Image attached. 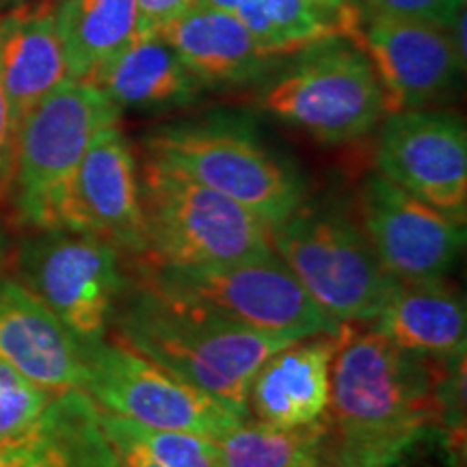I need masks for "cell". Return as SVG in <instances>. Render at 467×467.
I'll list each match as a JSON object with an SVG mask.
<instances>
[{
  "instance_id": "1",
  "label": "cell",
  "mask_w": 467,
  "mask_h": 467,
  "mask_svg": "<svg viewBox=\"0 0 467 467\" xmlns=\"http://www.w3.org/2000/svg\"><path fill=\"white\" fill-rule=\"evenodd\" d=\"M451 366L344 325L331 364L327 467H389L446 413Z\"/></svg>"
},
{
  "instance_id": "2",
  "label": "cell",
  "mask_w": 467,
  "mask_h": 467,
  "mask_svg": "<svg viewBox=\"0 0 467 467\" xmlns=\"http://www.w3.org/2000/svg\"><path fill=\"white\" fill-rule=\"evenodd\" d=\"M113 340L249 420V388L260 366L292 340L265 336L137 279L121 290Z\"/></svg>"
},
{
  "instance_id": "3",
  "label": "cell",
  "mask_w": 467,
  "mask_h": 467,
  "mask_svg": "<svg viewBox=\"0 0 467 467\" xmlns=\"http://www.w3.org/2000/svg\"><path fill=\"white\" fill-rule=\"evenodd\" d=\"M121 110L89 83L66 80L17 126L14 191L20 221L37 232L74 230V184L98 132Z\"/></svg>"
},
{
  "instance_id": "4",
  "label": "cell",
  "mask_w": 467,
  "mask_h": 467,
  "mask_svg": "<svg viewBox=\"0 0 467 467\" xmlns=\"http://www.w3.org/2000/svg\"><path fill=\"white\" fill-rule=\"evenodd\" d=\"M148 251L175 266H227L275 255L271 227L230 197L145 159L139 171Z\"/></svg>"
},
{
  "instance_id": "5",
  "label": "cell",
  "mask_w": 467,
  "mask_h": 467,
  "mask_svg": "<svg viewBox=\"0 0 467 467\" xmlns=\"http://www.w3.org/2000/svg\"><path fill=\"white\" fill-rule=\"evenodd\" d=\"M145 150L150 161L230 197L268 227L290 217L306 197L301 175L236 121L203 119L159 128L148 137Z\"/></svg>"
},
{
  "instance_id": "6",
  "label": "cell",
  "mask_w": 467,
  "mask_h": 467,
  "mask_svg": "<svg viewBox=\"0 0 467 467\" xmlns=\"http://www.w3.org/2000/svg\"><path fill=\"white\" fill-rule=\"evenodd\" d=\"M271 244L309 299L340 325L372 323L396 284L361 223L337 210L301 203L271 227Z\"/></svg>"
},
{
  "instance_id": "7",
  "label": "cell",
  "mask_w": 467,
  "mask_h": 467,
  "mask_svg": "<svg viewBox=\"0 0 467 467\" xmlns=\"http://www.w3.org/2000/svg\"><path fill=\"white\" fill-rule=\"evenodd\" d=\"M139 277L265 336L303 340L340 334L342 327L309 299L277 255L227 266H175L134 258Z\"/></svg>"
},
{
  "instance_id": "8",
  "label": "cell",
  "mask_w": 467,
  "mask_h": 467,
  "mask_svg": "<svg viewBox=\"0 0 467 467\" xmlns=\"http://www.w3.org/2000/svg\"><path fill=\"white\" fill-rule=\"evenodd\" d=\"M260 107L327 145L358 141L385 117L375 69L364 52L342 39L299 52L262 91Z\"/></svg>"
},
{
  "instance_id": "9",
  "label": "cell",
  "mask_w": 467,
  "mask_h": 467,
  "mask_svg": "<svg viewBox=\"0 0 467 467\" xmlns=\"http://www.w3.org/2000/svg\"><path fill=\"white\" fill-rule=\"evenodd\" d=\"M17 268L22 284L83 347L107 340L128 282L113 244L93 234L39 232L22 244Z\"/></svg>"
},
{
  "instance_id": "10",
  "label": "cell",
  "mask_w": 467,
  "mask_h": 467,
  "mask_svg": "<svg viewBox=\"0 0 467 467\" xmlns=\"http://www.w3.org/2000/svg\"><path fill=\"white\" fill-rule=\"evenodd\" d=\"M83 392L104 411L159 431L219 440L243 418L115 340L85 347Z\"/></svg>"
},
{
  "instance_id": "11",
  "label": "cell",
  "mask_w": 467,
  "mask_h": 467,
  "mask_svg": "<svg viewBox=\"0 0 467 467\" xmlns=\"http://www.w3.org/2000/svg\"><path fill=\"white\" fill-rule=\"evenodd\" d=\"M377 173L465 225L467 130L461 117L429 109L385 115Z\"/></svg>"
},
{
  "instance_id": "12",
  "label": "cell",
  "mask_w": 467,
  "mask_h": 467,
  "mask_svg": "<svg viewBox=\"0 0 467 467\" xmlns=\"http://www.w3.org/2000/svg\"><path fill=\"white\" fill-rule=\"evenodd\" d=\"M361 227L396 284L443 279L465 244V225L372 173L359 197Z\"/></svg>"
},
{
  "instance_id": "13",
  "label": "cell",
  "mask_w": 467,
  "mask_h": 467,
  "mask_svg": "<svg viewBox=\"0 0 467 467\" xmlns=\"http://www.w3.org/2000/svg\"><path fill=\"white\" fill-rule=\"evenodd\" d=\"M353 46L368 57L381 83L385 115L440 100L465 63L448 28L409 17L364 14Z\"/></svg>"
},
{
  "instance_id": "14",
  "label": "cell",
  "mask_w": 467,
  "mask_h": 467,
  "mask_svg": "<svg viewBox=\"0 0 467 467\" xmlns=\"http://www.w3.org/2000/svg\"><path fill=\"white\" fill-rule=\"evenodd\" d=\"M72 232L100 236L132 258L148 251L137 161L119 124L102 128L80 162Z\"/></svg>"
},
{
  "instance_id": "15",
  "label": "cell",
  "mask_w": 467,
  "mask_h": 467,
  "mask_svg": "<svg viewBox=\"0 0 467 467\" xmlns=\"http://www.w3.org/2000/svg\"><path fill=\"white\" fill-rule=\"evenodd\" d=\"M0 361L50 392L83 389L85 347L25 284L0 279Z\"/></svg>"
},
{
  "instance_id": "16",
  "label": "cell",
  "mask_w": 467,
  "mask_h": 467,
  "mask_svg": "<svg viewBox=\"0 0 467 467\" xmlns=\"http://www.w3.org/2000/svg\"><path fill=\"white\" fill-rule=\"evenodd\" d=\"M342 331L309 336L273 353L251 381L249 418L282 429L323 420L329 409L331 364Z\"/></svg>"
},
{
  "instance_id": "17",
  "label": "cell",
  "mask_w": 467,
  "mask_h": 467,
  "mask_svg": "<svg viewBox=\"0 0 467 467\" xmlns=\"http://www.w3.org/2000/svg\"><path fill=\"white\" fill-rule=\"evenodd\" d=\"M66 80L55 0H25L0 16V87L16 126Z\"/></svg>"
},
{
  "instance_id": "18",
  "label": "cell",
  "mask_w": 467,
  "mask_h": 467,
  "mask_svg": "<svg viewBox=\"0 0 467 467\" xmlns=\"http://www.w3.org/2000/svg\"><path fill=\"white\" fill-rule=\"evenodd\" d=\"M0 467H119V461L96 402L83 389H66L28 429L0 441Z\"/></svg>"
},
{
  "instance_id": "19",
  "label": "cell",
  "mask_w": 467,
  "mask_h": 467,
  "mask_svg": "<svg viewBox=\"0 0 467 467\" xmlns=\"http://www.w3.org/2000/svg\"><path fill=\"white\" fill-rule=\"evenodd\" d=\"M372 329L409 353L443 364H463L467 342L465 303L443 279L394 284Z\"/></svg>"
},
{
  "instance_id": "20",
  "label": "cell",
  "mask_w": 467,
  "mask_h": 467,
  "mask_svg": "<svg viewBox=\"0 0 467 467\" xmlns=\"http://www.w3.org/2000/svg\"><path fill=\"white\" fill-rule=\"evenodd\" d=\"M156 35L206 87L247 83L275 61L236 17L200 0Z\"/></svg>"
},
{
  "instance_id": "21",
  "label": "cell",
  "mask_w": 467,
  "mask_h": 467,
  "mask_svg": "<svg viewBox=\"0 0 467 467\" xmlns=\"http://www.w3.org/2000/svg\"><path fill=\"white\" fill-rule=\"evenodd\" d=\"M85 83L119 110L184 107L206 89L161 35H137Z\"/></svg>"
},
{
  "instance_id": "22",
  "label": "cell",
  "mask_w": 467,
  "mask_h": 467,
  "mask_svg": "<svg viewBox=\"0 0 467 467\" xmlns=\"http://www.w3.org/2000/svg\"><path fill=\"white\" fill-rule=\"evenodd\" d=\"M69 80H89L137 37V0H55Z\"/></svg>"
},
{
  "instance_id": "23",
  "label": "cell",
  "mask_w": 467,
  "mask_h": 467,
  "mask_svg": "<svg viewBox=\"0 0 467 467\" xmlns=\"http://www.w3.org/2000/svg\"><path fill=\"white\" fill-rule=\"evenodd\" d=\"M217 7L251 33L268 57H290L314 46L347 39L337 16L317 0H200Z\"/></svg>"
},
{
  "instance_id": "24",
  "label": "cell",
  "mask_w": 467,
  "mask_h": 467,
  "mask_svg": "<svg viewBox=\"0 0 467 467\" xmlns=\"http://www.w3.org/2000/svg\"><path fill=\"white\" fill-rule=\"evenodd\" d=\"M214 441L221 467H327L329 418L295 429L249 418Z\"/></svg>"
},
{
  "instance_id": "25",
  "label": "cell",
  "mask_w": 467,
  "mask_h": 467,
  "mask_svg": "<svg viewBox=\"0 0 467 467\" xmlns=\"http://www.w3.org/2000/svg\"><path fill=\"white\" fill-rule=\"evenodd\" d=\"M57 394L0 361V441L28 429Z\"/></svg>"
},
{
  "instance_id": "26",
  "label": "cell",
  "mask_w": 467,
  "mask_h": 467,
  "mask_svg": "<svg viewBox=\"0 0 467 467\" xmlns=\"http://www.w3.org/2000/svg\"><path fill=\"white\" fill-rule=\"evenodd\" d=\"M359 5L364 14L422 20L448 31L463 14V5L459 0H359Z\"/></svg>"
},
{
  "instance_id": "27",
  "label": "cell",
  "mask_w": 467,
  "mask_h": 467,
  "mask_svg": "<svg viewBox=\"0 0 467 467\" xmlns=\"http://www.w3.org/2000/svg\"><path fill=\"white\" fill-rule=\"evenodd\" d=\"M100 422H102L104 433H107L110 443H113L119 467H165L161 465L159 461L151 459L150 454L132 440L130 433L126 431L124 422H121V418H117L113 413L100 409Z\"/></svg>"
},
{
  "instance_id": "28",
  "label": "cell",
  "mask_w": 467,
  "mask_h": 467,
  "mask_svg": "<svg viewBox=\"0 0 467 467\" xmlns=\"http://www.w3.org/2000/svg\"><path fill=\"white\" fill-rule=\"evenodd\" d=\"M197 0H137V35H156Z\"/></svg>"
},
{
  "instance_id": "29",
  "label": "cell",
  "mask_w": 467,
  "mask_h": 467,
  "mask_svg": "<svg viewBox=\"0 0 467 467\" xmlns=\"http://www.w3.org/2000/svg\"><path fill=\"white\" fill-rule=\"evenodd\" d=\"M16 137L17 126L11 115L7 96L0 87V200L11 191L14 180V161H16Z\"/></svg>"
},
{
  "instance_id": "30",
  "label": "cell",
  "mask_w": 467,
  "mask_h": 467,
  "mask_svg": "<svg viewBox=\"0 0 467 467\" xmlns=\"http://www.w3.org/2000/svg\"><path fill=\"white\" fill-rule=\"evenodd\" d=\"M317 3L337 16V20L344 26V33H347V39L350 44H355L361 22H364V9H361L359 0H317Z\"/></svg>"
},
{
  "instance_id": "31",
  "label": "cell",
  "mask_w": 467,
  "mask_h": 467,
  "mask_svg": "<svg viewBox=\"0 0 467 467\" xmlns=\"http://www.w3.org/2000/svg\"><path fill=\"white\" fill-rule=\"evenodd\" d=\"M3 262H5V241L3 236H0V268H3Z\"/></svg>"
},
{
  "instance_id": "32",
  "label": "cell",
  "mask_w": 467,
  "mask_h": 467,
  "mask_svg": "<svg viewBox=\"0 0 467 467\" xmlns=\"http://www.w3.org/2000/svg\"><path fill=\"white\" fill-rule=\"evenodd\" d=\"M20 3H25V0H0V5H11V7H14V5H20Z\"/></svg>"
},
{
  "instance_id": "33",
  "label": "cell",
  "mask_w": 467,
  "mask_h": 467,
  "mask_svg": "<svg viewBox=\"0 0 467 467\" xmlns=\"http://www.w3.org/2000/svg\"><path fill=\"white\" fill-rule=\"evenodd\" d=\"M459 3H461V5H463V7H465V0H459Z\"/></svg>"
}]
</instances>
